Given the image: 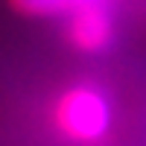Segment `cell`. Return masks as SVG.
Segmentation results:
<instances>
[{
	"label": "cell",
	"instance_id": "6da1fadb",
	"mask_svg": "<svg viewBox=\"0 0 146 146\" xmlns=\"http://www.w3.org/2000/svg\"><path fill=\"white\" fill-rule=\"evenodd\" d=\"M111 100L91 88V85H79L62 94V100L56 105V123L62 129V135L79 143H94L100 140L108 129H111Z\"/></svg>",
	"mask_w": 146,
	"mask_h": 146
},
{
	"label": "cell",
	"instance_id": "7a4b0ae2",
	"mask_svg": "<svg viewBox=\"0 0 146 146\" xmlns=\"http://www.w3.org/2000/svg\"><path fill=\"white\" fill-rule=\"evenodd\" d=\"M67 38L82 53H105L117 38V23L108 0H96L67 15Z\"/></svg>",
	"mask_w": 146,
	"mask_h": 146
},
{
	"label": "cell",
	"instance_id": "3957f363",
	"mask_svg": "<svg viewBox=\"0 0 146 146\" xmlns=\"http://www.w3.org/2000/svg\"><path fill=\"white\" fill-rule=\"evenodd\" d=\"M88 3H96V0H15V6L23 15H35V18H67L70 12Z\"/></svg>",
	"mask_w": 146,
	"mask_h": 146
}]
</instances>
